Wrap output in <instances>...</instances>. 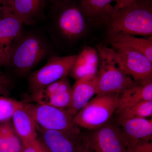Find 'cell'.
<instances>
[{
    "mask_svg": "<svg viewBox=\"0 0 152 152\" xmlns=\"http://www.w3.org/2000/svg\"><path fill=\"white\" fill-rule=\"evenodd\" d=\"M108 35H152L151 0H137L115 12L107 23Z\"/></svg>",
    "mask_w": 152,
    "mask_h": 152,
    "instance_id": "obj_1",
    "label": "cell"
},
{
    "mask_svg": "<svg viewBox=\"0 0 152 152\" xmlns=\"http://www.w3.org/2000/svg\"><path fill=\"white\" fill-rule=\"evenodd\" d=\"M99 64L96 74L97 94H121L136 82L124 72L115 51L101 44L97 46Z\"/></svg>",
    "mask_w": 152,
    "mask_h": 152,
    "instance_id": "obj_2",
    "label": "cell"
},
{
    "mask_svg": "<svg viewBox=\"0 0 152 152\" xmlns=\"http://www.w3.org/2000/svg\"><path fill=\"white\" fill-rule=\"evenodd\" d=\"M73 118L74 125L91 130L105 124L116 110L120 94H99Z\"/></svg>",
    "mask_w": 152,
    "mask_h": 152,
    "instance_id": "obj_3",
    "label": "cell"
},
{
    "mask_svg": "<svg viewBox=\"0 0 152 152\" xmlns=\"http://www.w3.org/2000/svg\"><path fill=\"white\" fill-rule=\"evenodd\" d=\"M57 28L68 41L77 40L86 36L90 23H94L85 15L79 4L74 0L54 6Z\"/></svg>",
    "mask_w": 152,
    "mask_h": 152,
    "instance_id": "obj_4",
    "label": "cell"
},
{
    "mask_svg": "<svg viewBox=\"0 0 152 152\" xmlns=\"http://www.w3.org/2000/svg\"><path fill=\"white\" fill-rule=\"evenodd\" d=\"M48 48L40 37L23 35L13 52L10 64L21 75L28 72L46 56Z\"/></svg>",
    "mask_w": 152,
    "mask_h": 152,
    "instance_id": "obj_5",
    "label": "cell"
},
{
    "mask_svg": "<svg viewBox=\"0 0 152 152\" xmlns=\"http://www.w3.org/2000/svg\"><path fill=\"white\" fill-rule=\"evenodd\" d=\"M23 106L34 121L37 127L50 130L71 131L78 127L66 110L37 103L23 102Z\"/></svg>",
    "mask_w": 152,
    "mask_h": 152,
    "instance_id": "obj_6",
    "label": "cell"
},
{
    "mask_svg": "<svg viewBox=\"0 0 152 152\" xmlns=\"http://www.w3.org/2000/svg\"><path fill=\"white\" fill-rule=\"evenodd\" d=\"M77 55L66 56H55L46 64L31 74L28 79L29 88L31 94L48 85L67 77Z\"/></svg>",
    "mask_w": 152,
    "mask_h": 152,
    "instance_id": "obj_7",
    "label": "cell"
},
{
    "mask_svg": "<svg viewBox=\"0 0 152 152\" xmlns=\"http://www.w3.org/2000/svg\"><path fill=\"white\" fill-rule=\"evenodd\" d=\"M23 22L4 6L0 18V66L10 64L14 49L23 36Z\"/></svg>",
    "mask_w": 152,
    "mask_h": 152,
    "instance_id": "obj_8",
    "label": "cell"
},
{
    "mask_svg": "<svg viewBox=\"0 0 152 152\" xmlns=\"http://www.w3.org/2000/svg\"><path fill=\"white\" fill-rule=\"evenodd\" d=\"M82 139L95 152H126V147L119 127L111 124L91 130Z\"/></svg>",
    "mask_w": 152,
    "mask_h": 152,
    "instance_id": "obj_9",
    "label": "cell"
},
{
    "mask_svg": "<svg viewBox=\"0 0 152 152\" xmlns=\"http://www.w3.org/2000/svg\"><path fill=\"white\" fill-rule=\"evenodd\" d=\"M112 48L116 53L121 67L134 81L152 78V61L145 56L126 47Z\"/></svg>",
    "mask_w": 152,
    "mask_h": 152,
    "instance_id": "obj_10",
    "label": "cell"
},
{
    "mask_svg": "<svg viewBox=\"0 0 152 152\" xmlns=\"http://www.w3.org/2000/svg\"><path fill=\"white\" fill-rule=\"evenodd\" d=\"M41 143L48 152H76L82 139L79 128L71 131L39 129Z\"/></svg>",
    "mask_w": 152,
    "mask_h": 152,
    "instance_id": "obj_11",
    "label": "cell"
},
{
    "mask_svg": "<svg viewBox=\"0 0 152 152\" xmlns=\"http://www.w3.org/2000/svg\"><path fill=\"white\" fill-rule=\"evenodd\" d=\"M118 122L126 150L142 142L152 140V119H131Z\"/></svg>",
    "mask_w": 152,
    "mask_h": 152,
    "instance_id": "obj_12",
    "label": "cell"
},
{
    "mask_svg": "<svg viewBox=\"0 0 152 152\" xmlns=\"http://www.w3.org/2000/svg\"><path fill=\"white\" fill-rule=\"evenodd\" d=\"M99 64V56L96 49L85 47L77 55L69 75L75 81L91 78L97 73Z\"/></svg>",
    "mask_w": 152,
    "mask_h": 152,
    "instance_id": "obj_13",
    "label": "cell"
},
{
    "mask_svg": "<svg viewBox=\"0 0 152 152\" xmlns=\"http://www.w3.org/2000/svg\"><path fill=\"white\" fill-rule=\"evenodd\" d=\"M47 0H4L5 4L23 24L34 23L44 14Z\"/></svg>",
    "mask_w": 152,
    "mask_h": 152,
    "instance_id": "obj_14",
    "label": "cell"
},
{
    "mask_svg": "<svg viewBox=\"0 0 152 152\" xmlns=\"http://www.w3.org/2000/svg\"><path fill=\"white\" fill-rule=\"evenodd\" d=\"M96 75L91 78L75 81L72 87V103L67 112L72 117L86 105L94 95L97 94Z\"/></svg>",
    "mask_w": 152,
    "mask_h": 152,
    "instance_id": "obj_15",
    "label": "cell"
},
{
    "mask_svg": "<svg viewBox=\"0 0 152 152\" xmlns=\"http://www.w3.org/2000/svg\"><path fill=\"white\" fill-rule=\"evenodd\" d=\"M152 101V78L136 82L134 84L120 95L115 113L146 101Z\"/></svg>",
    "mask_w": 152,
    "mask_h": 152,
    "instance_id": "obj_16",
    "label": "cell"
},
{
    "mask_svg": "<svg viewBox=\"0 0 152 152\" xmlns=\"http://www.w3.org/2000/svg\"><path fill=\"white\" fill-rule=\"evenodd\" d=\"M11 121L14 130L21 141L22 145L38 138L37 125L23 106L14 113Z\"/></svg>",
    "mask_w": 152,
    "mask_h": 152,
    "instance_id": "obj_17",
    "label": "cell"
},
{
    "mask_svg": "<svg viewBox=\"0 0 152 152\" xmlns=\"http://www.w3.org/2000/svg\"><path fill=\"white\" fill-rule=\"evenodd\" d=\"M114 0H80V7L90 20L94 24L110 21L114 12L112 5Z\"/></svg>",
    "mask_w": 152,
    "mask_h": 152,
    "instance_id": "obj_18",
    "label": "cell"
},
{
    "mask_svg": "<svg viewBox=\"0 0 152 152\" xmlns=\"http://www.w3.org/2000/svg\"><path fill=\"white\" fill-rule=\"evenodd\" d=\"M108 43L112 48L126 47L140 52L152 61V37L138 38L135 36L124 34L109 35Z\"/></svg>",
    "mask_w": 152,
    "mask_h": 152,
    "instance_id": "obj_19",
    "label": "cell"
},
{
    "mask_svg": "<svg viewBox=\"0 0 152 152\" xmlns=\"http://www.w3.org/2000/svg\"><path fill=\"white\" fill-rule=\"evenodd\" d=\"M22 146L11 120L0 122V151L21 152Z\"/></svg>",
    "mask_w": 152,
    "mask_h": 152,
    "instance_id": "obj_20",
    "label": "cell"
},
{
    "mask_svg": "<svg viewBox=\"0 0 152 152\" xmlns=\"http://www.w3.org/2000/svg\"><path fill=\"white\" fill-rule=\"evenodd\" d=\"M118 120L146 118L152 115V101L142 102L125 109L118 114Z\"/></svg>",
    "mask_w": 152,
    "mask_h": 152,
    "instance_id": "obj_21",
    "label": "cell"
},
{
    "mask_svg": "<svg viewBox=\"0 0 152 152\" xmlns=\"http://www.w3.org/2000/svg\"><path fill=\"white\" fill-rule=\"evenodd\" d=\"M23 106V102L0 96V122L11 120L14 113Z\"/></svg>",
    "mask_w": 152,
    "mask_h": 152,
    "instance_id": "obj_22",
    "label": "cell"
},
{
    "mask_svg": "<svg viewBox=\"0 0 152 152\" xmlns=\"http://www.w3.org/2000/svg\"><path fill=\"white\" fill-rule=\"evenodd\" d=\"M72 99V88L53 95L42 104L53 106L57 108L66 110L70 106Z\"/></svg>",
    "mask_w": 152,
    "mask_h": 152,
    "instance_id": "obj_23",
    "label": "cell"
},
{
    "mask_svg": "<svg viewBox=\"0 0 152 152\" xmlns=\"http://www.w3.org/2000/svg\"><path fill=\"white\" fill-rule=\"evenodd\" d=\"M13 85L10 77L0 72V96H9L13 88Z\"/></svg>",
    "mask_w": 152,
    "mask_h": 152,
    "instance_id": "obj_24",
    "label": "cell"
},
{
    "mask_svg": "<svg viewBox=\"0 0 152 152\" xmlns=\"http://www.w3.org/2000/svg\"><path fill=\"white\" fill-rule=\"evenodd\" d=\"M45 148L38 138L24 145H23L21 152H43Z\"/></svg>",
    "mask_w": 152,
    "mask_h": 152,
    "instance_id": "obj_25",
    "label": "cell"
},
{
    "mask_svg": "<svg viewBox=\"0 0 152 152\" xmlns=\"http://www.w3.org/2000/svg\"><path fill=\"white\" fill-rule=\"evenodd\" d=\"M126 152H152V141L140 143L127 149Z\"/></svg>",
    "mask_w": 152,
    "mask_h": 152,
    "instance_id": "obj_26",
    "label": "cell"
},
{
    "mask_svg": "<svg viewBox=\"0 0 152 152\" xmlns=\"http://www.w3.org/2000/svg\"><path fill=\"white\" fill-rule=\"evenodd\" d=\"M137 0H115V4L114 6V13L119 9L128 5Z\"/></svg>",
    "mask_w": 152,
    "mask_h": 152,
    "instance_id": "obj_27",
    "label": "cell"
},
{
    "mask_svg": "<svg viewBox=\"0 0 152 152\" xmlns=\"http://www.w3.org/2000/svg\"><path fill=\"white\" fill-rule=\"evenodd\" d=\"M76 152H95L89 147L85 143L83 139L79 142L77 147Z\"/></svg>",
    "mask_w": 152,
    "mask_h": 152,
    "instance_id": "obj_28",
    "label": "cell"
},
{
    "mask_svg": "<svg viewBox=\"0 0 152 152\" xmlns=\"http://www.w3.org/2000/svg\"><path fill=\"white\" fill-rule=\"evenodd\" d=\"M53 4L54 6L63 3L67 2L72 0H49Z\"/></svg>",
    "mask_w": 152,
    "mask_h": 152,
    "instance_id": "obj_29",
    "label": "cell"
},
{
    "mask_svg": "<svg viewBox=\"0 0 152 152\" xmlns=\"http://www.w3.org/2000/svg\"><path fill=\"white\" fill-rule=\"evenodd\" d=\"M4 5V0H0V18L1 16L2 11Z\"/></svg>",
    "mask_w": 152,
    "mask_h": 152,
    "instance_id": "obj_30",
    "label": "cell"
},
{
    "mask_svg": "<svg viewBox=\"0 0 152 152\" xmlns=\"http://www.w3.org/2000/svg\"><path fill=\"white\" fill-rule=\"evenodd\" d=\"M43 152H48L46 150H45H45H44V151Z\"/></svg>",
    "mask_w": 152,
    "mask_h": 152,
    "instance_id": "obj_31",
    "label": "cell"
},
{
    "mask_svg": "<svg viewBox=\"0 0 152 152\" xmlns=\"http://www.w3.org/2000/svg\"><path fill=\"white\" fill-rule=\"evenodd\" d=\"M0 152H6L0 151Z\"/></svg>",
    "mask_w": 152,
    "mask_h": 152,
    "instance_id": "obj_32",
    "label": "cell"
}]
</instances>
